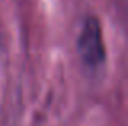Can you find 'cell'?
<instances>
[{
	"instance_id": "obj_1",
	"label": "cell",
	"mask_w": 128,
	"mask_h": 126,
	"mask_svg": "<svg viewBox=\"0 0 128 126\" xmlns=\"http://www.w3.org/2000/svg\"><path fill=\"white\" fill-rule=\"evenodd\" d=\"M80 54L83 60L88 65L96 66L100 62H104V44H102V34L100 26L96 18H88L83 28L81 37L78 42Z\"/></svg>"
}]
</instances>
